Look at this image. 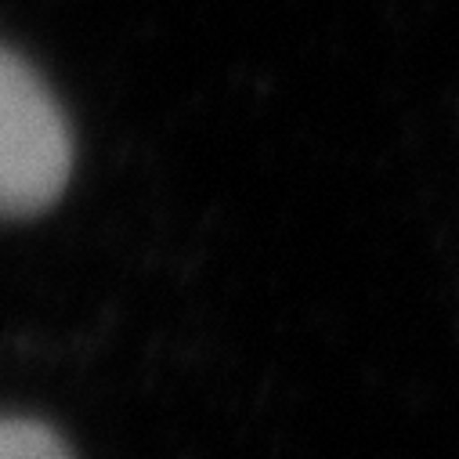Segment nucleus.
<instances>
[{"instance_id":"obj_1","label":"nucleus","mask_w":459,"mask_h":459,"mask_svg":"<svg viewBox=\"0 0 459 459\" xmlns=\"http://www.w3.org/2000/svg\"><path fill=\"white\" fill-rule=\"evenodd\" d=\"M69 120L40 73L0 44V217H33L69 185Z\"/></svg>"},{"instance_id":"obj_2","label":"nucleus","mask_w":459,"mask_h":459,"mask_svg":"<svg viewBox=\"0 0 459 459\" xmlns=\"http://www.w3.org/2000/svg\"><path fill=\"white\" fill-rule=\"evenodd\" d=\"M0 459H73V455L48 423L0 416Z\"/></svg>"}]
</instances>
